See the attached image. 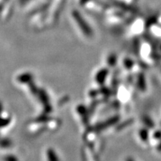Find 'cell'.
Returning a JSON list of instances; mask_svg holds the SVG:
<instances>
[{
    "mask_svg": "<svg viewBox=\"0 0 161 161\" xmlns=\"http://www.w3.org/2000/svg\"><path fill=\"white\" fill-rule=\"evenodd\" d=\"M74 17H75V19H76V21L78 22V24H79V26H80V29H81L83 32H84V34L87 36L91 35V33H92L91 30H90V28L88 27V25H86L85 21L83 20L81 17H80V16L77 13H75V14H74Z\"/></svg>",
    "mask_w": 161,
    "mask_h": 161,
    "instance_id": "6da1fadb",
    "label": "cell"
},
{
    "mask_svg": "<svg viewBox=\"0 0 161 161\" xmlns=\"http://www.w3.org/2000/svg\"><path fill=\"white\" fill-rule=\"evenodd\" d=\"M46 157H47L48 161H60L55 151L52 148H49L46 151Z\"/></svg>",
    "mask_w": 161,
    "mask_h": 161,
    "instance_id": "7a4b0ae2",
    "label": "cell"
},
{
    "mask_svg": "<svg viewBox=\"0 0 161 161\" xmlns=\"http://www.w3.org/2000/svg\"><path fill=\"white\" fill-rule=\"evenodd\" d=\"M32 78H33V76L31 73H25L22 74L21 75L19 76L18 78V80L20 82V83H30V82L32 81Z\"/></svg>",
    "mask_w": 161,
    "mask_h": 161,
    "instance_id": "3957f363",
    "label": "cell"
},
{
    "mask_svg": "<svg viewBox=\"0 0 161 161\" xmlns=\"http://www.w3.org/2000/svg\"><path fill=\"white\" fill-rule=\"evenodd\" d=\"M11 146V142L8 139H3L0 140V147L2 148H8Z\"/></svg>",
    "mask_w": 161,
    "mask_h": 161,
    "instance_id": "277c9868",
    "label": "cell"
},
{
    "mask_svg": "<svg viewBox=\"0 0 161 161\" xmlns=\"http://www.w3.org/2000/svg\"><path fill=\"white\" fill-rule=\"evenodd\" d=\"M10 122H11V120H10L9 118L3 119L0 117V128H3V127L7 126Z\"/></svg>",
    "mask_w": 161,
    "mask_h": 161,
    "instance_id": "5b68a950",
    "label": "cell"
},
{
    "mask_svg": "<svg viewBox=\"0 0 161 161\" xmlns=\"http://www.w3.org/2000/svg\"><path fill=\"white\" fill-rule=\"evenodd\" d=\"M3 161H19L17 157L13 154H8L3 158Z\"/></svg>",
    "mask_w": 161,
    "mask_h": 161,
    "instance_id": "8992f818",
    "label": "cell"
},
{
    "mask_svg": "<svg viewBox=\"0 0 161 161\" xmlns=\"http://www.w3.org/2000/svg\"><path fill=\"white\" fill-rule=\"evenodd\" d=\"M3 104H2L1 102H0V116H1L2 112H3Z\"/></svg>",
    "mask_w": 161,
    "mask_h": 161,
    "instance_id": "52a82bcc",
    "label": "cell"
},
{
    "mask_svg": "<svg viewBox=\"0 0 161 161\" xmlns=\"http://www.w3.org/2000/svg\"><path fill=\"white\" fill-rule=\"evenodd\" d=\"M128 161H133V160H128Z\"/></svg>",
    "mask_w": 161,
    "mask_h": 161,
    "instance_id": "ba28073f",
    "label": "cell"
}]
</instances>
